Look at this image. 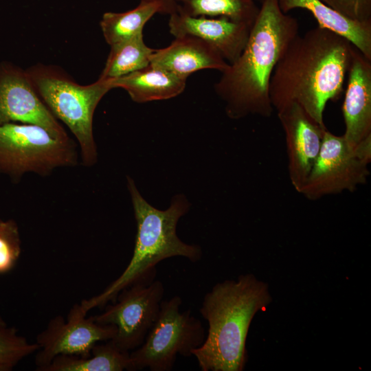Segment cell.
I'll list each match as a JSON object with an SVG mask.
<instances>
[{
    "mask_svg": "<svg viewBox=\"0 0 371 371\" xmlns=\"http://www.w3.org/2000/svg\"><path fill=\"white\" fill-rule=\"evenodd\" d=\"M139 1L157 3L161 6L162 14L168 15L175 12L178 6L177 0H139Z\"/></svg>",
    "mask_w": 371,
    "mask_h": 371,
    "instance_id": "25",
    "label": "cell"
},
{
    "mask_svg": "<svg viewBox=\"0 0 371 371\" xmlns=\"http://www.w3.org/2000/svg\"><path fill=\"white\" fill-rule=\"evenodd\" d=\"M370 161L371 153L351 146L343 135L326 129L319 155L300 193L313 201L353 192L366 183Z\"/></svg>",
    "mask_w": 371,
    "mask_h": 371,
    "instance_id": "8",
    "label": "cell"
},
{
    "mask_svg": "<svg viewBox=\"0 0 371 371\" xmlns=\"http://www.w3.org/2000/svg\"><path fill=\"white\" fill-rule=\"evenodd\" d=\"M354 46L326 28H312L291 41L277 63L269 87L273 109L298 104L319 125L324 112L336 100L351 64Z\"/></svg>",
    "mask_w": 371,
    "mask_h": 371,
    "instance_id": "1",
    "label": "cell"
},
{
    "mask_svg": "<svg viewBox=\"0 0 371 371\" xmlns=\"http://www.w3.org/2000/svg\"><path fill=\"white\" fill-rule=\"evenodd\" d=\"M277 114L285 136L289 179L300 193L319 155L326 128L295 102Z\"/></svg>",
    "mask_w": 371,
    "mask_h": 371,
    "instance_id": "12",
    "label": "cell"
},
{
    "mask_svg": "<svg viewBox=\"0 0 371 371\" xmlns=\"http://www.w3.org/2000/svg\"><path fill=\"white\" fill-rule=\"evenodd\" d=\"M137 224L133 256L120 276L97 295L80 304L85 312L114 302L124 289L139 282L155 280L156 265L167 258L181 256L192 262L202 258V249L182 241L177 234V223L190 209L182 194L172 198L168 208L161 210L148 203L141 195L133 179L127 177Z\"/></svg>",
    "mask_w": 371,
    "mask_h": 371,
    "instance_id": "4",
    "label": "cell"
},
{
    "mask_svg": "<svg viewBox=\"0 0 371 371\" xmlns=\"http://www.w3.org/2000/svg\"><path fill=\"white\" fill-rule=\"evenodd\" d=\"M26 71L52 113L76 137L83 164L89 166L95 164L98 153L93 135V114L100 100L113 89V79L99 78L92 84L81 85L57 67L43 64L35 65Z\"/></svg>",
    "mask_w": 371,
    "mask_h": 371,
    "instance_id": "5",
    "label": "cell"
},
{
    "mask_svg": "<svg viewBox=\"0 0 371 371\" xmlns=\"http://www.w3.org/2000/svg\"><path fill=\"white\" fill-rule=\"evenodd\" d=\"M281 11L287 14L295 8L310 12L320 27L329 30L349 41L371 60V23H359L341 15L319 0H278Z\"/></svg>",
    "mask_w": 371,
    "mask_h": 371,
    "instance_id": "17",
    "label": "cell"
},
{
    "mask_svg": "<svg viewBox=\"0 0 371 371\" xmlns=\"http://www.w3.org/2000/svg\"><path fill=\"white\" fill-rule=\"evenodd\" d=\"M164 293L159 280L137 282L122 290L113 304L93 317L100 324L114 326L116 333L111 342L121 350L131 352L143 344L154 324Z\"/></svg>",
    "mask_w": 371,
    "mask_h": 371,
    "instance_id": "9",
    "label": "cell"
},
{
    "mask_svg": "<svg viewBox=\"0 0 371 371\" xmlns=\"http://www.w3.org/2000/svg\"><path fill=\"white\" fill-rule=\"evenodd\" d=\"M341 15L359 23H371V0H319Z\"/></svg>",
    "mask_w": 371,
    "mask_h": 371,
    "instance_id": "24",
    "label": "cell"
},
{
    "mask_svg": "<svg viewBox=\"0 0 371 371\" xmlns=\"http://www.w3.org/2000/svg\"><path fill=\"white\" fill-rule=\"evenodd\" d=\"M256 2L259 1L260 3L263 1V0H254Z\"/></svg>",
    "mask_w": 371,
    "mask_h": 371,
    "instance_id": "26",
    "label": "cell"
},
{
    "mask_svg": "<svg viewBox=\"0 0 371 371\" xmlns=\"http://www.w3.org/2000/svg\"><path fill=\"white\" fill-rule=\"evenodd\" d=\"M272 298L268 284L253 274L218 282L205 293L199 308L207 322L203 344L192 356L202 371H242L247 361L246 340L256 313Z\"/></svg>",
    "mask_w": 371,
    "mask_h": 371,
    "instance_id": "3",
    "label": "cell"
},
{
    "mask_svg": "<svg viewBox=\"0 0 371 371\" xmlns=\"http://www.w3.org/2000/svg\"><path fill=\"white\" fill-rule=\"evenodd\" d=\"M177 10L193 16L226 17L252 27L259 12L254 0H177Z\"/></svg>",
    "mask_w": 371,
    "mask_h": 371,
    "instance_id": "21",
    "label": "cell"
},
{
    "mask_svg": "<svg viewBox=\"0 0 371 371\" xmlns=\"http://www.w3.org/2000/svg\"><path fill=\"white\" fill-rule=\"evenodd\" d=\"M187 78L161 67L148 66L120 78L113 79L114 88H122L133 101L144 103L168 100L181 94Z\"/></svg>",
    "mask_w": 371,
    "mask_h": 371,
    "instance_id": "16",
    "label": "cell"
},
{
    "mask_svg": "<svg viewBox=\"0 0 371 371\" xmlns=\"http://www.w3.org/2000/svg\"><path fill=\"white\" fill-rule=\"evenodd\" d=\"M157 13L162 14L161 6L152 2H139L126 12H104L100 25L106 42L111 46L143 33L146 23Z\"/></svg>",
    "mask_w": 371,
    "mask_h": 371,
    "instance_id": "19",
    "label": "cell"
},
{
    "mask_svg": "<svg viewBox=\"0 0 371 371\" xmlns=\"http://www.w3.org/2000/svg\"><path fill=\"white\" fill-rule=\"evenodd\" d=\"M78 157L74 142L52 136L34 124L0 125V168L16 176L32 172L47 175L58 167L72 166Z\"/></svg>",
    "mask_w": 371,
    "mask_h": 371,
    "instance_id": "7",
    "label": "cell"
},
{
    "mask_svg": "<svg viewBox=\"0 0 371 371\" xmlns=\"http://www.w3.org/2000/svg\"><path fill=\"white\" fill-rule=\"evenodd\" d=\"M13 122L37 125L56 138L69 139L36 93L27 71L8 65L0 69V125Z\"/></svg>",
    "mask_w": 371,
    "mask_h": 371,
    "instance_id": "11",
    "label": "cell"
},
{
    "mask_svg": "<svg viewBox=\"0 0 371 371\" xmlns=\"http://www.w3.org/2000/svg\"><path fill=\"white\" fill-rule=\"evenodd\" d=\"M130 352L122 351L111 340L96 344L87 357L59 355L42 371H122L128 370Z\"/></svg>",
    "mask_w": 371,
    "mask_h": 371,
    "instance_id": "18",
    "label": "cell"
},
{
    "mask_svg": "<svg viewBox=\"0 0 371 371\" xmlns=\"http://www.w3.org/2000/svg\"><path fill=\"white\" fill-rule=\"evenodd\" d=\"M154 51L145 44L143 33L111 45L100 78L115 79L142 69L150 64Z\"/></svg>",
    "mask_w": 371,
    "mask_h": 371,
    "instance_id": "20",
    "label": "cell"
},
{
    "mask_svg": "<svg viewBox=\"0 0 371 371\" xmlns=\"http://www.w3.org/2000/svg\"><path fill=\"white\" fill-rule=\"evenodd\" d=\"M348 74L343 136L351 146L371 153V60L355 47Z\"/></svg>",
    "mask_w": 371,
    "mask_h": 371,
    "instance_id": "13",
    "label": "cell"
},
{
    "mask_svg": "<svg viewBox=\"0 0 371 371\" xmlns=\"http://www.w3.org/2000/svg\"><path fill=\"white\" fill-rule=\"evenodd\" d=\"M21 254V240L13 220L0 219V275L12 271Z\"/></svg>",
    "mask_w": 371,
    "mask_h": 371,
    "instance_id": "23",
    "label": "cell"
},
{
    "mask_svg": "<svg viewBox=\"0 0 371 371\" xmlns=\"http://www.w3.org/2000/svg\"><path fill=\"white\" fill-rule=\"evenodd\" d=\"M181 304L178 295L162 300L143 344L129 353L128 371H170L177 355L191 357L203 344L206 335L201 320L190 309L181 312Z\"/></svg>",
    "mask_w": 371,
    "mask_h": 371,
    "instance_id": "6",
    "label": "cell"
},
{
    "mask_svg": "<svg viewBox=\"0 0 371 371\" xmlns=\"http://www.w3.org/2000/svg\"><path fill=\"white\" fill-rule=\"evenodd\" d=\"M38 344L30 343L0 316V371H11L23 359L35 354Z\"/></svg>",
    "mask_w": 371,
    "mask_h": 371,
    "instance_id": "22",
    "label": "cell"
},
{
    "mask_svg": "<svg viewBox=\"0 0 371 371\" xmlns=\"http://www.w3.org/2000/svg\"><path fill=\"white\" fill-rule=\"evenodd\" d=\"M169 16L171 34L175 37L190 35L205 41L214 47L229 64L240 56L252 27L226 17L193 16L177 9Z\"/></svg>",
    "mask_w": 371,
    "mask_h": 371,
    "instance_id": "14",
    "label": "cell"
},
{
    "mask_svg": "<svg viewBox=\"0 0 371 371\" xmlns=\"http://www.w3.org/2000/svg\"><path fill=\"white\" fill-rule=\"evenodd\" d=\"M150 65L188 78L201 69L223 72L229 63L210 43L196 36L184 35L175 37L166 47L155 49Z\"/></svg>",
    "mask_w": 371,
    "mask_h": 371,
    "instance_id": "15",
    "label": "cell"
},
{
    "mask_svg": "<svg viewBox=\"0 0 371 371\" xmlns=\"http://www.w3.org/2000/svg\"><path fill=\"white\" fill-rule=\"evenodd\" d=\"M87 313L80 304H76L66 319L56 315L49 321L46 328L36 336V370L42 371L59 355L89 357L96 344L111 340L115 336L114 326L100 324L93 316L87 317Z\"/></svg>",
    "mask_w": 371,
    "mask_h": 371,
    "instance_id": "10",
    "label": "cell"
},
{
    "mask_svg": "<svg viewBox=\"0 0 371 371\" xmlns=\"http://www.w3.org/2000/svg\"><path fill=\"white\" fill-rule=\"evenodd\" d=\"M299 34L297 19L282 12L278 0H263L238 58L223 71L214 86L227 115L269 117L273 111L269 82L275 67Z\"/></svg>",
    "mask_w": 371,
    "mask_h": 371,
    "instance_id": "2",
    "label": "cell"
}]
</instances>
